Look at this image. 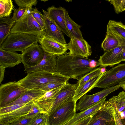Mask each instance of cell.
Here are the masks:
<instances>
[{"label":"cell","mask_w":125,"mask_h":125,"mask_svg":"<svg viewBox=\"0 0 125 125\" xmlns=\"http://www.w3.org/2000/svg\"><path fill=\"white\" fill-rule=\"evenodd\" d=\"M99 66V62L68 52L58 56L55 72L79 80Z\"/></svg>","instance_id":"1"},{"label":"cell","mask_w":125,"mask_h":125,"mask_svg":"<svg viewBox=\"0 0 125 125\" xmlns=\"http://www.w3.org/2000/svg\"><path fill=\"white\" fill-rule=\"evenodd\" d=\"M70 79L59 73L42 71L28 73L25 77L17 82L23 87L29 89L47 83H66Z\"/></svg>","instance_id":"2"},{"label":"cell","mask_w":125,"mask_h":125,"mask_svg":"<svg viewBox=\"0 0 125 125\" xmlns=\"http://www.w3.org/2000/svg\"><path fill=\"white\" fill-rule=\"evenodd\" d=\"M43 34L39 33L13 32L10 33L1 46L0 49L13 52L21 51L38 42Z\"/></svg>","instance_id":"3"},{"label":"cell","mask_w":125,"mask_h":125,"mask_svg":"<svg viewBox=\"0 0 125 125\" xmlns=\"http://www.w3.org/2000/svg\"><path fill=\"white\" fill-rule=\"evenodd\" d=\"M118 84L125 91V63L119 64L103 74L95 87L105 88Z\"/></svg>","instance_id":"4"},{"label":"cell","mask_w":125,"mask_h":125,"mask_svg":"<svg viewBox=\"0 0 125 125\" xmlns=\"http://www.w3.org/2000/svg\"><path fill=\"white\" fill-rule=\"evenodd\" d=\"M76 105L73 100L50 112L48 116L47 125H63L69 121L76 114Z\"/></svg>","instance_id":"5"},{"label":"cell","mask_w":125,"mask_h":125,"mask_svg":"<svg viewBox=\"0 0 125 125\" xmlns=\"http://www.w3.org/2000/svg\"><path fill=\"white\" fill-rule=\"evenodd\" d=\"M26 8L25 13L20 19L15 22L10 33L20 32L44 34L45 30L41 27L31 13L32 8Z\"/></svg>","instance_id":"6"},{"label":"cell","mask_w":125,"mask_h":125,"mask_svg":"<svg viewBox=\"0 0 125 125\" xmlns=\"http://www.w3.org/2000/svg\"><path fill=\"white\" fill-rule=\"evenodd\" d=\"M28 89L17 82H9L0 86V107L16 100Z\"/></svg>","instance_id":"7"},{"label":"cell","mask_w":125,"mask_h":125,"mask_svg":"<svg viewBox=\"0 0 125 125\" xmlns=\"http://www.w3.org/2000/svg\"><path fill=\"white\" fill-rule=\"evenodd\" d=\"M118 84L104 88L103 90L92 95L85 94L79 99L76 104V110L83 111L95 104L109 94L120 88Z\"/></svg>","instance_id":"8"},{"label":"cell","mask_w":125,"mask_h":125,"mask_svg":"<svg viewBox=\"0 0 125 125\" xmlns=\"http://www.w3.org/2000/svg\"><path fill=\"white\" fill-rule=\"evenodd\" d=\"M22 52V62L24 66L27 67L36 66L42 61L44 56V51L38 43L29 47Z\"/></svg>","instance_id":"9"},{"label":"cell","mask_w":125,"mask_h":125,"mask_svg":"<svg viewBox=\"0 0 125 125\" xmlns=\"http://www.w3.org/2000/svg\"><path fill=\"white\" fill-rule=\"evenodd\" d=\"M113 106L107 101L95 114L87 125H115L113 115Z\"/></svg>","instance_id":"10"},{"label":"cell","mask_w":125,"mask_h":125,"mask_svg":"<svg viewBox=\"0 0 125 125\" xmlns=\"http://www.w3.org/2000/svg\"><path fill=\"white\" fill-rule=\"evenodd\" d=\"M38 42L44 52L55 56L65 54L68 50L66 44H62L44 34L39 38Z\"/></svg>","instance_id":"11"},{"label":"cell","mask_w":125,"mask_h":125,"mask_svg":"<svg viewBox=\"0 0 125 125\" xmlns=\"http://www.w3.org/2000/svg\"><path fill=\"white\" fill-rule=\"evenodd\" d=\"M66 44L68 53L71 54L88 58L92 53L91 46L84 39L81 40L72 37Z\"/></svg>","instance_id":"12"},{"label":"cell","mask_w":125,"mask_h":125,"mask_svg":"<svg viewBox=\"0 0 125 125\" xmlns=\"http://www.w3.org/2000/svg\"><path fill=\"white\" fill-rule=\"evenodd\" d=\"M78 85L77 83L71 84L68 82L61 89L54 101L50 113L67 102L73 100L75 91Z\"/></svg>","instance_id":"13"},{"label":"cell","mask_w":125,"mask_h":125,"mask_svg":"<svg viewBox=\"0 0 125 125\" xmlns=\"http://www.w3.org/2000/svg\"><path fill=\"white\" fill-rule=\"evenodd\" d=\"M42 10L44 21V34L62 44H66L61 30L49 17L47 11L43 10Z\"/></svg>","instance_id":"14"},{"label":"cell","mask_w":125,"mask_h":125,"mask_svg":"<svg viewBox=\"0 0 125 125\" xmlns=\"http://www.w3.org/2000/svg\"><path fill=\"white\" fill-rule=\"evenodd\" d=\"M66 10L64 8L61 6L56 8L52 6L48 8L47 11L49 17L59 27L62 31L70 38L71 37L66 24Z\"/></svg>","instance_id":"15"},{"label":"cell","mask_w":125,"mask_h":125,"mask_svg":"<svg viewBox=\"0 0 125 125\" xmlns=\"http://www.w3.org/2000/svg\"><path fill=\"white\" fill-rule=\"evenodd\" d=\"M44 52V58L38 64L30 67L24 66V71L26 73L42 71L56 72L57 58L56 56Z\"/></svg>","instance_id":"16"},{"label":"cell","mask_w":125,"mask_h":125,"mask_svg":"<svg viewBox=\"0 0 125 125\" xmlns=\"http://www.w3.org/2000/svg\"><path fill=\"white\" fill-rule=\"evenodd\" d=\"M123 47L119 45L116 48L106 51L100 56L98 62L101 67H112L122 61V53Z\"/></svg>","instance_id":"17"},{"label":"cell","mask_w":125,"mask_h":125,"mask_svg":"<svg viewBox=\"0 0 125 125\" xmlns=\"http://www.w3.org/2000/svg\"><path fill=\"white\" fill-rule=\"evenodd\" d=\"M34 103L30 102L25 105L7 113L0 114V123L9 125L22 118L26 117Z\"/></svg>","instance_id":"18"},{"label":"cell","mask_w":125,"mask_h":125,"mask_svg":"<svg viewBox=\"0 0 125 125\" xmlns=\"http://www.w3.org/2000/svg\"><path fill=\"white\" fill-rule=\"evenodd\" d=\"M60 89H56L46 92L41 97L33 102L40 108L42 113L48 114Z\"/></svg>","instance_id":"19"},{"label":"cell","mask_w":125,"mask_h":125,"mask_svg":"<svg viewBox=\"0 0 125 125\" xmlns=\"http://www.w3.org/2000/svg\"><path fill=\"white\" fill-rule=\"evenodd\" d=\"M22 62L21 54L0 49V66L5 68L12 67Z\"/></svg>","instance_id":"20"},{"label":"cell","mask_w":125,"mask_h":125,"mask_svg":"<svg viewBox=\"0 0 125 125\" xmlns=\"http://www.w3.org/2000/svg\"><path fill=\"white\" fill-rule=\"evenodd\" d=\"M106 99L105 97L88 109L78 113H76L71 120L63 125H74L84 118L95 114L103 106Z\"/></svg>","instance_id":"21"},{"label":"cell","mask_w":125,"mask_h":125,"mask_svg":"<svg viewBox=\"0 0 125 125\" xmlns=\"http://www.w3.org/2000/svg\"><path fill=\"white\" fill-rule=\"evenodd\" d=\"M46 92L37 88L28 89L16 100L3 107L17 104H26L33 102L41 97Z\"/></svg>","instance_id":"22"},{"label":"cell","mask_w":125,"mask_h":125,"mask_svg":"<svg viewBox=\"0 0 125 125\" xmlns=\"http://www.w3.org/2000/svg\"><path fill=\"white\" fill-rule=\"evenodd\" d=\"M103 74L93 78L75 90L73 100L76 102L83 95L95 87Z\"/></svg>","instance_id":"23"},{"label":"cell","mask_w":125,"mask_h":125,"mask_svg":"<svg viewBox=\"0 0 125 125\" xmlns=\"http://www.w3.org/2000/svg\"><path fill=\"white\" fill-rule=\"evenodd\" d=\"M15 22L10 16L0 18V46L10 34Z\"/></svg>","instance_id":"24"},{"label":"cell","mask_w":125,"mask_h":125,"mask_svg":"<svg viewBox=\"0 0 125 125\" xmlns=\"http://www.w3.org/2000/svg\"><path fill=\"white\" fill-rule=\"evenodd\" d=\"M65 17L66 25L71 38L73 37L79 39H84L80 30L81 26L72 20L69 16L68 11L66 10Z\"/></svg>","instance_id":"25"},{"label":"cell","mask_w":125,"mask_h":125,"mask_svg":"<svg viewBox=\"0 0 125 125\" xmlns=\"http://www.w3.org/2000/svg\"><path fill=\"white\" fill-rule=\"evenodd\" d=\"M106 35L101 44V47L106 52L114 49L119 45L118 41L112 33L107 29Z\"/></svg>","instance_id":"26"},{"label":"cell","mask_w":125,"mask_h":125,"mask_svg":"<svg viewBox=\"0 0 125 125\" xmlns=\"http://www.w3.org/2000/svg\"><path fill=\"white\" fill-rule=\"evenodd\" d=\"M118 113L122 112L125 108V92H120L117 95L113 96L108 100Z\"/></svg>","instance_id":"27"},{"label":"cell","mask_w":125,"mask_h":125,"mask_svg":"<svg viewBox=\"0 0 125 125\" xmlns=\"http://www.w3.org/2000/svg\"><path fill=\"white\" fill-rule=\"evenodd\" d=\"M14 10L12 0H0V18L10 16Z\"/></svg>","instance_id":"28"},{"label":"cell","mask_w":125,"mask_h":125,"mask_svg":"<svg viewBox=\"0 0 125 125\" xmlns=\"http://www.w3.org/2000/svg\"><path fill=\"white\" fill-rule=\"evenodd\" d=\"M107 28L117 33L125 39V25L121 21L110 20Z\"/></svg>","instance_id":"29"},{"label":"cell","mask_w":125,"mask_h":125,"mask_svg":"<svg viewBox=\"0 0 125 125\" xmlns=\"http://www.w3.org/2000/svg\"><path fill=\"white\" fill-rule=\"evenodd\" d=\"M101 67H99L95 69L78 80L77 83L78 85L77 89L81 87L84 84L94 77L102 74L101 73Z\"/></svg>","instance_id":"30"},{"label":"cell","mask_w":125,"mask_h":125,"mask_svg":"<svg viewBox=\"0 0 125 125\" xmlns=\"http://www.w3.org/2000/svg\"><path fill=\"white\" fill-rule=\"evenodd\" d=\"M67 83H47L38 86L35 88L47 92L56 89H61Z\"/></svg>","instance_id":"31"},{"label":"cell","mask_w":125,"mask_h":125,"mask_svg":"<svg viewBox=\"0 0 125 125\" xmlns=\"http://www.w3.org/2000/svg\"><path fill=\"white\" fill-rule=\"evenodd\" d=\"M31 13L33 16L41 27L45 30L44 21L43 15L36 8H32Z\"/></svg>","instance_id":"32"},{"label":"cell","mask_w":125,"mask_h":125,"mask_svg":"<svg viewBox=\"0 0 125 125\" xmlns=\"http://www.w3.org/2000/svg\"><path fill=\"white\" fill-rule=\"evenodd\" d=\"M108 1L113 5L116 13L118 14L125 10V0H111Z\"/></svg>","instance_id":"33"},{"label":"cell","mask_w":125,"mask_h":125,"mask_svg":"<svg viewBox=\"0 0 125 125\" xmlns=\"http://www.w3.org/2000/svg\"><path fill=\"white\" fill-rule=\"evenodd\" d=\"M48 114L41 113L33 118V119L29 125H39L47 123Z\"/></svg>","instance_id":"34"},{"label":"cell","mask_w":125,"mask_h":125,"mask_svg":"<svg viewBox=\"0 0 125 125\" xmlns=\"http://www.w3.org/2000/svg\"><path fill=\"white\" fill-rule=\"evenodd\" d=\"M14 1L20 8H32V6H35L38 2L36 0H14Z\"/></svg>","instance_id":"35"},{"label":"cell","mask_w":125,"mask_h":125,"mask_svg":"<svg viewBox=\"0 0 125 125\" xmlns=\"http://www.w3.org/2000/svg\"><path fill=\"white\" fill-rule=\"evenodd\" d=\"M27 104H15L6 107H0V114L11 112Z\"/></svg>","instance_id":"36"},{"label":"cell","mask_w":125,"mask_h":125,"mask_svg":"<svg viewBox=\"0 0 125 125\" xmlns=\"http://www.w3.org/2000/svg\"><path fill=\"white\" fill-rule=\"evenodd\" d=\"M26 8H20L14 9L13 16L11 18L12 20L16 22L20 19L23 15L25 11Z\"/></svg>","instance_id":"37"},{"label":"cell","mask_w":125,"mask_h":125,"mask_svg":"<svg viewBox=\"0 0 125 125\" xmlns=\"http://www.w3.org/2000/svg\"><path fill=\"white\" fill-rule=\"evenodd\" d=\"M42 113L40 108L34 103L31 108L26 115L27 118H33L37 115Z\"/></svg>","instance_id":"38"},{"label":"cell","mask_w":125,"mask_h":125,"mask_svg":"<svg viewBox=\"0 0 125 125\" xmlns=\"http://www.w3.org/2000/svg\"><path fill=\"white\" fill-rule=\"evenodd\" d=\"M33 118L24 117L8 125H29L32 121Z\"/></svg>","instance_id":"39"},{"label":"cell","mask_w":125,"mask_h":125,"mask_svg":"<svg viewBox=\"0 0 125 125\" xmlns=\"http://www.w3.org/2000/svg\"><path fill=\"white\" fill-rule=\"evenodd\" d=\"M113 113L115 125H125V124L120 118L118 112L114 107Z\"/></svg>","instance_id":"40"},{"label":"cell","mask_w":125,"mask_h":125,"mask_svg":"<svg viewBox=\"0 0 125 125\" xmlns=\"http://www.w3.org/2000/svg\"><path fill=\"white\" fill-rule=\"evenodd\" d=\"M94 114L90 115L84 118L74 125H87Z\"/></svg>","instance_id":"41"},{"label":"cell","mask_w":125,"mask_h":125,"mask_svg":"<svg viewBox=\"0 0 125 125\" xmlns=\"http://www.w3.org/2000/svg\"><path fill=\"white\" fill-rule=\"evenodd\" d=\"M5 68L0 66V83L3 80Z\"/></svg>","instance_id":"42"},{"label":"cell","mask_w":125,"mask_h":125,"mask_svg":"<svg viewBox=\"0 0 125 125\" xmlns=\"http://www.w3.org/2000/svg\"><path fill=\"white\" fill-rule=\"evenodd\" d=\"M118 114L120 118L125 124V108L122 112Z\"/></svg>","instance_id":"43"},{"label":"cell","mask_w":125,"mask_h":125,"mask_svg":"<svg viewBox=\"0 0 125 125\" xmlns=\"http://www.w3.org/2000/svg\"><path fill=\"white\" fill-rule=\"evenodd\" d=\"M122 61H125V47L123 48L122 53Z\"/></svg>","instance_id":"44"},{"label":"cell","mask_w":125,"mask_h":125,"mask_svg":"<svg viewBox=\"0 0 125 125\" xmlns=\"http://www.w3.org/2000/svg\"><path fill=\"white\" fill-rule=\"evenodd\" d=\"M106 69L105 67H101V73L102 74L104 73L106 71Z\"/></svg>","instance_id":"45"},{"label":"cell","mask_w":125,"mask_h":125,"mask_svg":"<svg viewBox=\"0 0 125 125\" xmlns=\"http://www.w3.org/2000/svg\"><path fill=\"white\" fill-rule=\"evenodd\" d=\"M39 125H47V123L44 124H41Z\"/></svg>","instance_id":"46"},{"label":"cell","mask_w":125,"mask_h":125,"mask_svg":"<svg viewBox=\"0 0 125 125\" xmlns=\"http://www.w3.org/2000/svg\"><path fill=\"white\" fill-rule=\"evenodd\" d=\"M0 125H6V124H1V123H0Z\"/></svg>","instance_id":"47"},{"label":"cell","mask_w":125,"mask_h":125,"mask_svg":"<svg viewBox=\"0 0 125 125\" xmlns=\"http://www.w3.org/2000/svg\"></svg>","instance_id":"48"}]
</instances>
